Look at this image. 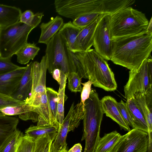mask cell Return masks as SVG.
I'll list each match as a JSON object with an SVG mask.
<instances>
[{
  "mask_svg": "<svg viewBox=\"0 0 152 152\" xmlns=\"http://www.w3.org/2000/svg\"><path fill=\"white\" fill-rule=\"evenodd\" d=\"M110 60L133 71L149 57L152 50V33L148 32L112 40Z\"/></svg>",
  "mask_w": 152,
  "mask_h": 152,
  "instance_id": "cell-1",
  "label": "cell"
},
{
  "mask_svg": "<svg viewBox=\"0 0 152 152\" xmlns=\"http://www.w3.org/2000/svg\"><path fill=\"white\" fill-rule=\"evenodd\" d=\"M75 53L81 63L88 79L94 87L107 91L116 89L117 86L114 75L107 61L94 49Z\"/></svg>",
  "mask_w": 152,
  "mask_h": 152,
  "instance_id": "cell-2",
  "label": "cell"
},
{
  "mask_svg": "<svg viewBox=\"0 0 152 152\" xmlns=\"http://www.w3.org/2000/svg\"><path fill=\"white\" fill-rule=\"evenodd\" d=\"M149 21L144 13L131 7L110 15L112 39L146 32Z\"/></svg>",
  "mask_w": 152,
  "mask_h": 152,
  "instance_id": "cell-3",
  "label": "cell"
},
{
  "mask_svg": "<svg viewBox=\"0 0 152 152\" xmlns=\"http://www.w3.org/2000/svg\"><path fill=\"white\" fill-rule=\"evenodd\" d=\"M83 134L82 140H85L83 152H95L100 138L101 122L104 113L98 94L91 89L89 98L84 105Z\"/></svg>",
  "mask_w": 152,
  "mask_h": 152,
  "instance_id": "cell-4",
  "label": "cell"
},
{
  "mask_svg": "<svg viewBox=\"0 0 152 152\" xmlns=\"http://www.w3.org/2000/svg\"><path fill=\"white\" fill-rule=\"evenodd\" d=\"M43 15L42 12L36 13L30 24L19 21L0 28V56L4 58H11L27 44L29 34L40 23Z\"/></svg>",
  "mask_w": 152,
  "mask_h": 152,
  "instance_id": "cell-5",
  "label": "cell"
},
{
  "mask_svg": "<svg viewBox=\"0 0 152 152\" xmlns=\"http://www.w3.org/2000/svg\"><path fill=\"white\" fill-rule=\"evenodd\" d=\"M45 55L47 59V70L51 74L58 69L67 76L72 72L77 73L71 51L66 40L58 32L46 44Z\"/></svg>",
  "mask_w": 152,
  "mask_h": 152,
  "instance_id": "cell-6",
  "label": "cell"
},
{
  "mask_svg": "<svg viewBox=\"0 0 152 152\" xmlns=\"http://www.w3.org/2000/svg\"><path fill=\"white\" fill-rule=\"evenodd\" d=\"M128 80L124 86V97L127 100L135 94H145L152 91V59L144 60L135 70H130Z\"/></svg>",
  "mask_w": 152,
  "mask_h": 152,
  "instance_id": "cell-7",
  "label": "cell"
},
{
  "mask_svg": "<svg viewBox=\"0 0 152 152\" xmlns=\"http://www.w3.org/2000/svg\"><path fill=\"white\" fill-rule=\"evenodd\" d=\"M102 4L100 0H55L56 12L73 20L83 15L98 13Z\"/></svg>",
  "mask_w": 152,
  "mask_h": 152,
  "instance_id": "cell-8",
  "label": "cell"
},
{
  "mask_svg": "<svg viewBox=\"0 0 152 152\" xmlns=\"http://www.w3.org/2000/svg\"><path fill=\"white\" fill-rule=\"evenodd\" d=\"M110 18L109 15H102L96 26L94 35V49L106 61L110 60L113 52Z\"/></svg>",
  "mask_w": 152,
  "mask_h": 152,
  "instance_id": "cell-9",
  "label": "cell"
},
{
  "mask_svg": "<svg viewBox=\"0 0 152 152\" xmlns=\"http://www.w3.org/2000/svg\"><path fill=\"white\" fill-rule=\"evenodd\" d=\"M148 133L133 129L121 135L112 152H147Z\"/></svg>",
  "mask_w": 152,
  "mask_h": 152,
  "instance_id": "cell-10",
  "label": "cell"
},
{
  "mask_svg": "<svg viewBox=\"0 0 152 152\" xmlns=\"http://www.w3.org/2000/svg\"><path fill=\"white\" fill-rule=\"evenodd\" d=\"M27 104L32 107L33 111L39 115L37 125L51 124L59 127V124L53 116L50 109L46 93L36 95Z\"/></svg>",
  "mask_w": 152,
  "mask_h": 152,
  "instance_id": "cell-11",
  "label": "cell"
},
{
  "mask_svg": "<svg viewBox=\"0 0 152 152\" xmlns=\"http://www.w3.org/2000/svg\"><path fill=\"white\" fill-rule=\"evenodd\" d=\"M47 70V59L45 54L42 57L40 62H33L31 69L32 88L30 97L26 103L31 100L36 95L45 91Z\"/></svg>",
  "mask_w": 152,
  "mask_h": 152,
  "instance_id": "cell-12",
  "label": "cell"
},
{
  "mask_svg": "<svg viewBox=\"0 0 152 152\" xmlns=\"http://www.w3.org/2000/svg\"><path fill=\"white\" fill-rule=\"evenodd\" d=\"M26 67H20L0 75V93L10 96L18 87Z\"/></svg>",
  "mask_w": 152,
  "mask_h": 152,
  "instance_id": "cell-13",
  "label": "cell"
},
{
  "mask_svg": "<svg viewBox=\"0 0 152 152\" xmlns=\"http://www.w3.org/2000/svg\"><path fill=\"white\" fill-rule=\"evenodd\" d=\"M103 15H99L89 25L82 29L79 32L75 41L77 53L88 51L93 45L95 29Z\"/></svg>",
  "mask_w": 152,
  "mask_h": 152,
  "instance_id": "cell-14",
  "label": "cell"
},
{
  "mask_svg": "<svg viewBox=\"0 0 152 152\" xmlns=\"http://www.w3.org/2000/svg\"><path fill=\"white\" fill-rule=\"evenodd\" d=\"M101 105L104 113L107 116L116 122L121 129L129 131V126L126 123L122 117L117 107V102L113 97L107 96L104 97L100 100Z\"/></svg>",
  "mask_w": 152,
  "mask_h": 152,
  "instance_id": "cell-15",
  "label": "cell"
},
{
  "mask_svg": "<svg viewBox=\"0 0 152 152\" xmlns=\"http://www.w3.org/2000/svg\"><path fill=\"white\" fill-rule=\"evenodd\" d=\"M33 62L26 66V69L19 84L10 96L19 101L27 103L30 96L32 85L31 73Z\"/></svg>",
  "mask_w": 152,
  "mask_h": 152,
  "instance_id": "cell-16",
  "label": "cell"
},
{
  "mask_svg": "<svg viewBox=\"0 0 152 152\" xmlns=\"http://www.w3.org/2000/svg\"><path fill=\"white\" fill-rule=\"evenodd\" d=\"M0 115L9 116L18 115L19 118L23 120H31L34 122H38L39 116L33 111L32 107L26 103L0 109Z\"/></svg>",
  "mask_w": 152,
  "mask_h": 152,
  "instance_id": "cell-17",
  "label": "cell"
},
{
  "mask_svg": "<svg viewBox=\"0 0 152 152\" xmlns=\"http://www.w3.org/2000/svg\"><path fill=\"white\" fill-rule=\"evenodd\" d=\"M134 97L145 117L148 130V140L151 141L152 140V91L145 94L136 93Z\"/></svg>",
  "mask_w": 152,
  "mask_h": 152,
  "instance_id": "cell-18",
  "label": "cell"
},
{
  "mask_svg": "<svg viewBox=\"0 0 152 152\" xmlns=\"http://www.w3.org/2000/svg\"><path fill=\"white\" fill-rule=\"evenodd\" d=\"M64 24L62 18L58 16L51 18L47 23H42L40 25L41 33L38 42L46 44L60 30Z\"/></svg>",
  "mask_w": 152,
  "mask_h": 152,
  "instance_id": "cell-19",
  "label": "cell"
},
{
  "mask_svg": "<svg viewBox=\"0 0 152 152\" xmlns=\"http://www.w3.org/2000/svg\"><path fill=\"white\" fill-rule=\"evenodd\" d=\"M59 127L46 124L37 126L31 125L25 132V135L36 140L42 137H46L54 141Z\"/></svg>",
  "mask_w": 152,
  "mask_h": 152,
  "instance_id": "cell-20",
  "label": "cell"
},
{
  "mask_svg": "<svg viewBox=\"0 0 152 152\" xmlns=\"http://www.w3.org/2000/svg\"><path fill=\"white\" fill-rule=\"evenodd\" d=\"M18 118L0 115V150L8 137L17 130Z\"/></svg>",
  "mask_w": 152,
  "mask_h": 152,
  "instance_id": "cell-21",
  "label": "cell"
},
{
  "mask_svg": "<svg viewBox=\"0 0 152 152\" xmlns=\"http://www.w3.org/2000/svg\"><path fill=\"white\" fill-rule=\"evenodd\" d=\"M21 13L18 8L0 4V28L19 21Z\"/></svg>",
  "mask_w": 152,
  "mask_h": 152,
  "instance_id": "cell-22",
  "label": "cell"
},
{
  "mask_svg": "<svg viewBox=\"0 0 152 152\" xmlns=\"http://www.w3.org/2000/svg\"><path fill=\"white\" fill-rule=\"evenodd\" d=\"M133 121L138 129L148 133L147 124L144 114L134 97L127 100L126 102Z\"/></svg>",
  "mask_w": 152,
  "mask_h": 152,
  "instance_id": "cell-23",
  "label": "cell"
},
{
  "mask_svg": "<svg viewBox=\"0 0 152 152\" xmlns=\"http://www.w3.org/2000/svg\"><path fill=\"white\" fill-rule=\"evenodd\" d=\"M81 29L70 21L64 23L58 32L66 40L69 50L74 53L77 52L75 46L76 39Z\"/></svg>",
  "mask_w": 152,
  "mask_h": 152,
  "instance_id": "cell-24",
  "label": "cell"
},
{
  "mask_svg": "<svg viewBox=\"0 0 152 152\" xmlns=\"http://www.w3.org/2000/svg\"><path fill=\"white\" fill-rule=\"evenodd\" d=\"M84 105L80 102L75 105L73 103L64 121L69 125V132L73 131L79 125L84 116Z\"/></svg>",
  "mask_w": 152,
  "mask_h": 152,
  "instance_id": "cell-25",
  "label": "cell"
},
{
  "mask_svg": "<svg viewBox=\"0 0 152 152\" xmlns=\"http://www.w3.org/2000/svg\"><path fill=\"white\" fill-rule=\"evenodd\" d=\"M121 136L116 131L105 134L100 137L95 152H112Z\"/></svg>",
  "mask_w": 152,
  "mask_h": 152,
  "instance_id": "cell-26",
  "label": "cell"
},
{
  "mask_svg": "<svg viewBox=\"0 0 152 152\" xmlns=\"http://www.w3.org/2000/svg\"><path fill=\"white\" fill-rule=\"evenodd\" d=\"M40 48L34 43H27L16 53L17 62L22 64H26L31 60H33L37 55Z\"/></svg>",
  "mask_w": 152,
  "mask_h": 152,
  "instance_id": "cell-27",
  "label": "cell"
},
{
  "mask_svg": "<svg viewBox=\"0 0 152 152\" xmlns=\"http://www.w3.org/2000/svg\"><path fill=\"white\" fill-rule=\"evenodd\" d=\"M23 135V133L17 129L7 139L0 152H15L18 141Z\"/></svg>",
  "mask_w": 152,
  "mask_h": 152,
  "instance_id": "cell-28",
  "label": "cell"
},
{
  "mask_svg": "<svg viewBox=\"0 0 152 152\" xmlns=\"http://www.w3.org/2000/svg\"><path fill=\"white\" fill-rule=\"evenodd\" d=\"M66 86V83L60 84L58 92L57 118L59 126L62 124L64 120V103L67 98L65 93Z\"/></svg>",
  "mask_w": 152,
  "mask_h": 152,
  "instance_id": "cell-29",
  "label": "cell"
},
{
  "mask_svg": "<svg viewBox=\"0 0 152 152\" xmlns=\"http://www.w3.org/2000/svg\"><path fill=\"white\" fill-rule=\"evenodd\" d=\"M35 141L29 136L23 135L18 141L15 152H33Z\"/></svg>",
  "mask_w": 152,
  "mask_h": 152,
  "instance_id": "cell-30",
  "label": "cell"
},
{
  "mask_svg": "<svg viewBox=\"0 0 152 152\" xmlns=\"http://www.w3.org/2000/svg\"><path fill=\"white\" fill-rule=\"evenodd\" d=\"M101 15L96 12H92L82 15L73 20V24L82 29L87 26Z\"/></svg>",
  "mask_w": 152,
  "mask_h": 152,
  "instance_id": "cell-31",
  "label": "cell"
},
{
  "mask_svg": "<svg viewBox=\"0 0 152 152\" xmlns=\"http://www.w3.org/2000/svg\"><path fill=\"white\" fill-rule=\"evenodd\" d=\"M46 89L48 103L52 113L56 119L58 121L57 118L58 92L52 88L46 87Z\"/></svg>",
  "mask_w": 152,
  "mask_h": 152,
  "instance_id": "cell-32",
  "label": "cell"
},
{
  "mask_svg": "<svg viewBox=\"0 0 152 152\" xmlns=\"http://www.w3.org/2000/svg\"><path fill=\"white\" fill-rule=\"evenodd\" d=\"M68 83V88L71 91L74 92H81L82 78L76 72H72L69 73L67 77Z\"/></svg>",
  "mask_w": 152,
  "mask_h": 152,
  "instance_id": "cell-33",
  "label": "cell"
},
{
  "mask_svg": "<svg viewBox=\"0 0 152 152\" xmlns=\"http://www.w3.org/2000/svg\"><path fill=\"white\" fill-rule=\"evenodd\" d=\"M117 105L122 117L127 125L132 127L133 129H138L137 126L133 121L126 102H125L121 100L119 102H117Z\"/></svg>",
  "mask_w": 152,
  "mask_h": 152,
  "instance_id": "cell-34",
  "label": "cell"
},
{
  "mask_svg": "<svg viewBox=\"0 0 152 152\" xmlns=\"http://www.w3.org/2000/svg\"><path fill=\"white\" fill-rule=\"evenodd\" d=\"M53 141L46 137L37 139L35 141L33 152H51V145Z\"/></svg>",
  "mask_w": 152,
  "mask_h": 152,
  "instance_id": "cell-35",
  "label": "cell"
},
{
  "mask_svg": "<svg viewBox=\"0 0 152 152\" xmlns=\"http://www.w3.org/2000/svg\"><path fill=\"white\" fill-rule=\"evenodd\" d=\"M20 67L13 63L11 58H5L0 56V75L15 70Z\"/></svg>",
  "mask_w": 152,
  "mask_h": 152,
  "instance_id": "cell-36",
  "label": "cell"
},
{
  "mask_svg": "<svg viewBox=\"0 0 152 152\" xmlns=\"http://www.w3.org/2000/svg\"><path fill=\"white\" fill-rule=\"evenodd\" d=\"M24 103H25L16 100L10 96L0 93V109L6 107L20 105Z\"/></svg>",
  "mask_w": 152,
  "mask_h": 152,
  "instance_id": "cell-37",
  "label": "cell"
},
{
  "mask_svg": "<svg viewBox=\"0 0 152 152\" xmlns=\"http://www.w3.org/2000/svg\"><path fill=\"white\" fill-rule=\"evenodd\" d=\"M82 84L83 87L81 92V102L84 105L85 101L89 97L92 83L91 80H88L87 82L82 83Z\"/></svg>",
  "mask_w": 152,
  "mask_h": 152,
  "instance_id": "cell-38",
  "label": "cell"
},
{
  "mask_svg": "<svg viewBox=\"0 0 152 152\" xmlns=\"http://www.w3.org/2000/svg\"><path fill=\"white\" fill-rule=\"evenodd\" d=\"M34 15V14L31 10H26L21 13L20 21L26 24H30L33 21Z\"/></svg>",
  "mask_w": 152,
  "mask_h": 152,
  "instance_id": "cell-39",
  "label": "cell"
},
{
  "mask_svg": "<svg viewBox=\"0 0 152 152\" xmlns=\"http://www.w3.org/2000/svg\"><path fill=\"white\" fill-rule=\"evenodd\" d=\"M61 70L58 69H54L51 74L53 78L58 82L59 84L60 81Z\"/></svg>",
  "mask_w": 152,
  "mask_h": 152,
  "instance_id": "cell-40",
  "label": "cell"
},
{
  "mask_svg": "<svg viewBox=\"0 0 152 152\" xmlns=\"http://www.w3.org/2000/svg\"><path fill=\"white\" fill-rule=\"evenodd\" d=\"M82 147L80 143L75 144L71 148L68 152H81Z\"/></svg>",
  "mask_w": 152,
  "mask_h": 152,
  "instance_id": "cell-41",
  "label": "cell"
},
{
  "mask_svg": "<svg viewBox=\"0 0 152 152\" xmlns=\"http://www.w3.org/2000/svg\"><path fill=\"white\" fill-rule=\"evenodd\" d=\"M152 18H151L148 25L147 31L149 33H152Z\"/></svg>",
  "mask_w": 152,
  "mask_h": 152,
  "instance_id": "cell-42",
  "label": "cell"
},
{
  "mask_svg": "<svg viewBox=\"0 0 152 152\" xmlns=\"http://www.w3.org/2000/svg\"><path fill=\"white\" fill-rule=\"evenodd\" d=\"M58 152H68L66 149H63Z\"/></svg>",
  "mask_w": 152,
  "mask_h": 152,
  "instance_id": "cell-43",
  "label": "cell"
}]
</instances>
